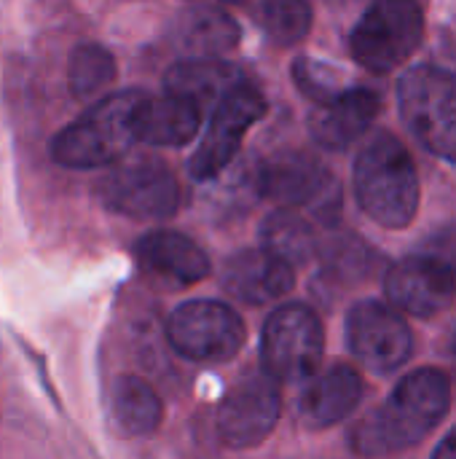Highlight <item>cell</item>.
<instances>
[{
  "mask_svg": "<svg viewBox=\"0 0 456 459\" xmlns=\"http://www.w3.org/2000/svg\"><path fill=\"white\" fill-rule=\"evenodd\" d=\"M363 398V379L349 366H333L314 377L298 403L301 420L309 428H331L347 420Z\"/></svg>",
  "mask_w": 456,
  "mask_h": 459,
  "instance_id": "obj_18",
  "label": "cell"
},
{
  "mask_svg": "<svg viewBox=\"0 0 456 459\" xmlns=\"http://www.w3.org/2000/svg\"><path fill=\"white\" fill-rule=\"evenodd\" d=\"M454 347H456V344H454Z\"/></svg>",
  "mask_w": 456,
  "mask_h": 459,
  "instance_id": "obj_29",
  "label": "cell"
},
{
  "mask_svg": "<svg viewBox=\"0 0 456 459\" xmlns=\"http://www.w3.org/2000/svg\"><path fill=\"white\" fill-rule=\"evenodd\" d=\"M263 113H266V102L261 91L250 83L237 86L220 102H215L207 132L188 161L191 178L194 180L218 178L234 161L242 145V137Z\"/></svg>",
  "mask_w": 456,
  "mask_h": 459,
  "instance_id": "obj_9",
  "label": "cell"
},
{
  "mask_svg": "<svg viewBox=\"0 0 456 459\" xmlns=\"http://www.w3.org/2000/svg\"><path fill=\"white\" fill-rule=\"evenodd\" d=\"M355 196L363 212L387 229H403L414 221L419 178L411 153L395 134L379 132L360 151L355 161Z\"/></svg>",
  "mask_w": 456,
  "mask_h": 459,
  "instance_id": "obj_2",
  "label": "cell"
},
{
  "mask_svg": "<svg viewBox=\"0 0 456 459\" xmlns=\"http://www.w3.org/2000/svg\"><path fill=\"white\" fill-rule=\"evenodd\" d=\"M398 105L411 134L438 159L456 164V75L417 65L398 83Z\"/></svg>",
  "mask_w": 456,
  "mask_h": 459,
  "instance_id": "obj_4",
  "label": "cell"
},
{
  "mask_svg": "<svg viewBox=\"0 0 456 459\" xmlns=\"http://www.w3.org/2000/svg\"><path fill=\"white\" fill-rule=\"evenodd\" d=\"M142 91H116L91 105L78 121L65 126L51 145L56 164L67 169H97L124 159L134 140V113Z\"/></svg>",
  "mask_w": 456,
  "mask_h": 459,
  "instance_id": "obj_3",
  "label": "cell"
},
{
  "mask_svg": "<svg viewBox=\"0 0 456 459\" xmlns=\"http://www.w3.org/2000/svg\"><path fill=\"white\" fill-rule=\"evenodd\" d=\"M452 387L443 371L419 368L409 374L352 436V446L363 457H382L414 446L446 417Z\"/></svg>",
  "mask_w": 456,
  "mask_h": 459,
  "instance_id": "obj_1",
  "label": "cell"
},
{
  "mask_svg": "<svg viewBox=\"0 0 456 459\" xmlns=\"http://www.w3.org/2000/svg\"><path fill=\"white\" fill-rule=\"evenodd\" d=\"M293 78L298 83V89L312 97L317 105L333 100L336 94H341V73L336 67H331L328 62L312 59V56H298L293 62Z\"/></svg>",
  "mask_w": 456,
  "mask_h": 459,
  "instance_id": "obj_25",
  "label": "cell"
},
{
  "mask_svg": "<svg viewBox=\"0 0 456 459\" xmlns=\"http://www.w3.org/2000/svg\"><path fill=\"white\" fill-rule=\"evenodd\" d=\"M258 188L285 207H312L320 218L339 212V183L309 153H280L261 167Z\"/></svg>",
  "mask_w": 456,
  "mask_h": 459,
  "instance_id": "obj_10",
  "label": "cell"
},
{
  "mask_svg": "<svg viewBox=\"0 0 456 459\" xmlns=\"http://www.w3.org/2000/svg\"><path fill=\"white\" fill-rule=\"evenodd\" d=\"M220 3H242V0H220Z\"/></svg>",
  "mask_w": 456,
  "mask_h": 459,
  "instance_id": "obj_28",
  "label": "cell"
},
{
  "mask_svg": "<svg viewBox=\"0 0 456 459\" xmlns=\"http://www.w3.org/2000/svg\"><path fill=\"white\" fill-rule=\"evenodd\" d=\"M347 344L352 355L376 374H390L411 358V328L382 301H360L347 317Z\"/></svg>",
  "mask_w": 456,
  "mask_h": 459,
  "instance_id": "obj_12",
  "label": "cell"
},
{
  "mask_svg": "<svg viewBox=\"0 0 456 459\" xmlns=\"http://www.w3.org/2000/svg\"><path fill=\"white\" fill-rule=\"evenodd\" d=\"M379 113V97L371 89H344L333 100L317 105L309 118V132L317 145L344 151L357 143Z\"/></svg>",
  "mask_w": 456,
  "mask_h": 459,
  "instance_id": "obj_15",
  "label": "cell"
},
{
  "mask_svg": "<svg viewBox=\"0 0 456 459\" xmlns=\"http://www.w3.org/2000/svg\"><path fill=\"white\" fill-rule=\"evenodd\" d=\"M116 78V59L108 48L97 43H83L70 56V89L75 97L86 100L105 89Z\"/></svg>",
  "mask_w": 456,
  "mask_h": 459,
  "instance_id": "obj_24",
  "label": "cell"
},
{
  "mask_svg": "<svg viewBox=\"0 0 456 459\" xmlns=\"http://www.w3.org/2000/svg\"><path fill=\"white\" fill-rule=\"evenodd\" d=\"M282 398L277 382L263 371L245 377L228 390L218 409V436L231 449H253L277 428Z\"/></svg>",
  "mask_w": 456,
  "mask_h": 459,
  "instance_id": "obj_11",
  "label": "cell"
},
{
  "mask_svg": "<svg viewBox=\"0 0 456 459\" xmlns=\"http://www.w3.org/2000/svg\"><path fill=\"white\" fill-rule=\"evenodd\" d=\"M242 83L247 81L237 65L223 62L218 56H188L169 67L164 86H167V94L183 97L204 108V105L220 102L228 91H234Z\"/></svg>",
  "mask_w": 456,
  "mask_h": 459,
  "instance_id": "obj_19",
  "label": "cell"
},
{
  "mask_svg": "<svg viewBox=\"0 0 456 459\" xmlns=\"http://www.w3.org/2000/svg\"><path fill=\"white\" fill-rule=\"evenodd\" d=\"M325 350L323 323L304 304L274 309L261 333V363L274 382H304L320 368Z\"/></svg>",
  "mask_w": 456,
  "mask_h": 459,
  "instance_id": "obj_6",
  "label": "cell"
},
{
  "mask_svg": "<svg viewBox=\"0 0 456 459\" xmlns=\"http://www.w3.org/2000/svg\"><path fill=\"white\" fill-rule=\"evenodd\" d=\"M433 459H456V428L438 444V449H435V455Z\"/></svg>",
  "mask_w": 456,
  "mask_h": 459,
  "instance_id": "obj_27",
  "label": "cell"
},
{
  "mask_svg": "<svg viewBox=\"0 0 456 459\" xmlns=\"http://www.w3.org/2000/svg\"><path fill=\"white\" fill-rule=\"evenodd\" d=\"M167 339L172 350L188 360L220 363L234 358L245 344V323L239 312L223 301H185L172 312Z\"/></svg>",
  "mask_w": 456,
  "mask_h": 459,
  "instance_id": "obj_8",
  "label": "cell"
},
{
  "mask_svg": "<svg viewBox=\"0 0 456 459\" xmlns=\"http://www.w3.org/2000/svg\"><path fill=\"white\" fill-rule=\"evenodd\" d=\"M258 16L266 35L282 46L304 40L312 27V5L306 0H261Z\"/></svg>",
  "mask_w": 456,
  "mask_h": 459,
  "instance_id": "obj_23",
  "label": "cell"
},
{
  "mask_svg": "<svg viewBox=\"0 0 456 459\" xmlns=\"http://www.w3.org/2000/svg\"><path fill=\"white\" fill-rule=\"evenodd\" d=\"M239 24L220 8L196 5L175 19V43L191 56H220L239 43Z\"/></svg>",
  "mask_w": 456,
  "mask_h": 459,
  "instance_id": "obj_20",
  "label": "cell"
},
{
  "mask_svg": "<svg viewBox=\"0 0 456 459\" xmlns=\"http://www.w3.org/2000/svg\"><path fill=\"white\" fill-rule=\"evenodd\" d=\"M261 247L271 255L282 258L290 266L306 264L314 255L317 239L304 215H298L290 207H282L271 212L261 226Z\"/></svg>",
  "mask_w": 456,
  "mask_h": 459,
  "instance_id": "obj_22",
  "label": "cell"
},
{
  "mask_svg": "<svg viewBox=\"0 0 456 459\" xmlns=\"http://www.w3.org/2000/svg\"><path fill=\"white\" fill-rule=\"evenodd\" d=\"M422 250L433 253L435 258H441L443 264H449L452 269H456V223L454 226H443L435 234H430L422 242Z\"/></svg>",
  "mask_w": 456,
  "mask_h": 459,
  "instance_id": "obj_26",
  "label": "cell"
},
{
  "mask_svg": "<svg viewBox=\"0 0 456 459\" xmlns=\"http://www.w3.org/2000/svg\"><path fill=\"white\" fill-rule=\"evenodd\" d=\"M110 414L126 436H151L161 425L164 406L145 379L121 374L110 385Z\"/></svg>",
  "mask_w": 456,
  "mask_h": 459,
  "instance_id": "obj_21",
  "label": "cell"
},
{
  "mask_svg": "<svg viewBox=\"0 0 456 459\" xmlns=\"http://www.w3.org/2000/svg\"><path fill=\"white\" fill-rule=\"evenodd\" d=\"M456 293V269L427 250H417L387 274V296L411 315H435Z\"/></svg>",
  "mask_w": 456,
  "mask_h": 459,
  "instance_id": "obj_13",
  "label": "cell"
},
{
  "mask_svg": "<svg viewBox=\"0 0 456 459\" xmlns=\"http://www.w3.org/2000/svg\"><path fill=\"white\" fill-rule=\"evenodd\" d=\"M202 126V108L175 97H148L140 102L134 113V140L148 145H185L196 137Z\"/></svg>",
  "mask_w": 456,
  "mask_h": 459,
  "instance_id": "obj_17",
  "label": "cell"
},
{
  "mask_svg": "<svg viewBox=\"0 0 456 459\" xmlns=\"http://www.w3.org/2000/svg\"><path fill=\"white\" fill-rule=\"evenodd\" d=\"M97 191L108 210L137 221H161L180 207V186L175 175L167 164L148 156L116 164L99 180Z\"/></svg>",
  "mask_w": 456,
  "mask_h": 459,
  "instance_id": "obj_7",
  "label": "cell"
},
{
  "mask_svg": "<svg viewBox=\"0 0 456 459\" xmlns=\"http://www.w3.org/2000/svg\"><path fill=\"white\" fill-rule=\"evenodd\" d=\"M425 16L417 0H374L349 35L352 56L371 73L400 67L422 43Z\"/></svg>",
  "mask_w": 456,
  "mask_h": 459,
  "instance_id": "obj_5",
  "label": "cell"
},
{
  "mask_svg": "<svg viewBox=\"0 0 456 459\" xmlns=\"http://www.w3.org/2000/svg\"><path fill=\"white\" fill-rule=\"evenodd\" d=\"M134 255L142 269L177 285L202 282L212 269L207 253L194 239L169 229H159L140 237L134 245Z\"/></svg>",
  "mask_w": 456,
  "mask_h": 459,
  "instance_id": "obj_16",
  "label": "cell"
},
{
  "mask_svg": "<svg viewBox=\"0 0 456 459\" xmlns=\"http://www.w3.org/2000/svg\"><path fill=\"white\" fill-rule=\"evenodd\" d=\"M296 272L263 247L234 253L223 266V288L247 307H263L293 290Z\"/></svg>",
  "mask_w": 456,
  "mask_h": 459,
  "instance_id": "obj_14",
  "label": "cell"
}]
</instances>
